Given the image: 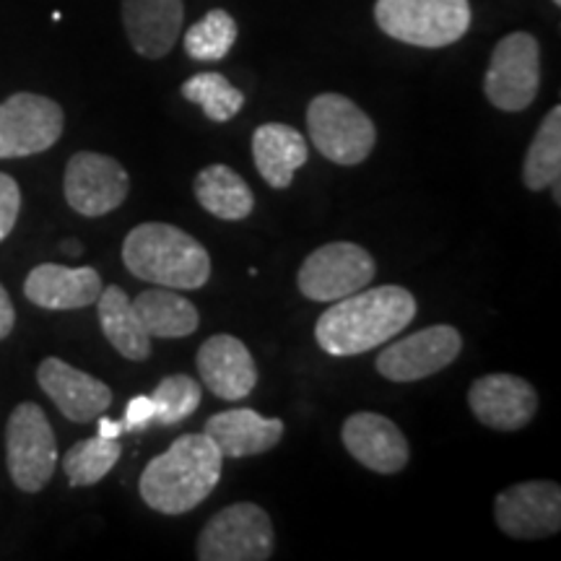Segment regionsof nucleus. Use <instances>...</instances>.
<instances>
[{
    "instance_id": "nucleus-1",
    "label": "nucleus",
    "mask_w": 561,
    "mask_h": 561,
    "mask_svg": "<svg viewBox=\"0 0 561 561\" xmlns=\"http://www.w3.org/2000/svg\"><path fill=\"white\" fill-rule=\"evenodd\" d=\"M416 318V299L403 286H377L343 297L320 314L314 339L331 356H356L388 343Z\"/></svg>"
},
{
    "instance_id": "nucleus-2",
    "label": "nucleus",
    "mask_w": 561,
    "mask_h": 561,
    "mask_svg": "<svg viewBox=\"0 0 561 561\" xmlns=\"http://www.w3.org/2000/svg\"><path fill=\"white\" fill-rule=\"evenodd\" d=\"M221 453L206 434H182L170 450L153 458L140 473L144 502L161 515H185L219 486Z\"/></svg>"
},
{
    "instance_id": "nucleus-3",
    "label": "nucleus",
    "mask_w": 561,
    "mask_h": 561,
    "mask_svg": "<svg viewBox=\"0 0 561 561\" xmlns=\"http://www.w3.org/2000/svg\"><path fill=\"white\" fill-rule=\"evenodd\" d=\"M123 263L133 276L167 289H201L210 278V257L198 240L172 224L146 221L125 237Z\"/></svg>"
},
{
    "instance_id": "nucleus-4",
    "label": "nucleus",
    "mask_w": 561,
    "mask_h": 561,
    "mask_svg": "<svg viewBox=\"0 0 561 561\" xmlns=\"http://www.w3.org/2000/svg\"><path fill=\"white\" fill-rule=\"evenodd\" d=\"M377 26L403 45L437 47L455 45L471 30L468 0H377Z\"/></svg>"
},
{
    "instance_id": "nucleus-5",
    "label": "nucleus",
    "mask_w": 561,
    "mask_h": 561,
    "mask_svg": "<svg viewBox=\"0 0 561 561\" xmlns=\"http://www.w3.org/2000/svg\"><path fill=\"white\" fill-rule=\"evenodd\" d=\"M307 130L322 157L354 167L369 157L377 144V128L359 104L343 94L314 96L307 107Z\"/></svg>"
},
{
    "instance_id": "nucleus-6",
    "label": "nucleus",
    "mask_w": 561,
    "mask_h": 561,
    "mask_svg": "<svg viewBox=\"0 0 561 561\" xmlns=\"http://www.w3.org/2000/svg\"><path fill=\"white\" fill-rule=\"evenodd\" d=\"M5 460L13 483L26 494H37L58 466V442L37 403H19L5 426Z\"/></svg>"
},
{
    "instance_id": "nucleus-7",
    "label": "nucleus",
    "mask_w": 561,
    "mask_h": 561,
    "mask_svg": "<svg viewBox=\"0 0 561 561\" xmlns=\"http://www.w3.org/2000/svg\"><path fill=\"white\" fill-rule=\"evenodd\" d=\"M273 523L257 504L242 502L216 512L198 538L201 561H265L271 559Z\"/></svg>"
},
{
    "instance_id": "nucleus-8",
    "label": "nucleus",
    "mask_w": 561,
    "mask_h": 561,
    "mask_svg": "<svg viewBox=\"0 0 561 561\" xmlns=\"http://www.w3.org/2000/svg\"><path fill=\"white\" fill-rule=\"evenodd\" d=\"M538 83H541V50L536 37L528 32H512L500 39L483 79L486 100L496 110L523 112L536 102Z\"/></svg>"
},
{
    "instance_id": "nucleus-9",
    "label": "nucleus",
    "mask_w": 561,
    "mask_h": 561,
    "mask_svg": "<svg viewBox=\"0 0 561 561\" xmlns=\"http://www.w3.org/2000/svg\"><path fill=\"white\" fill-rule=\"evenodd\" d=\"M66 128L58 102L32 91H19L0 102V159L34 157L53 149Z\"/></svg>"
},
{
    "instance_id": "nucleus-10",
    "label": "nucleus",
    "mask_w": 561,
    "mask_h": 561,
    "mask_svg": "<svg viewBox=\"0 0 561 561\" xmlns=\"http://www.w3.org/2000/svg\"><path fill=\"white\" fill-rule=\"evenodd\" d=\"M377 265L371 255L354 242L322 244L301 263L299 291L312 301H339L367 289Z\"/></svg>"
},
{
    "instance_id": "nucleus-11",
    "label": "nucleus",
    "mask_w": 561,
    "mask_h": 561,
    "mask_svg": "<svg viewBox=\"0 0 561 561\" xmlns=\"http://www.w3.org/2000/svg\"><path fill=\"white\" fill-rule=\"evenodd\" d=\"M62 191L76 214L96 219V216L123 206L130 191V178L117 159L94 151H79L68 161Z\"/></svg>"
},
{
    "instance_id": "nucleus-12",
    "label": "nucleus",
    "mask_w": 561,
    "mask_h": 561,
    "mask_svg": "<svg viewBox=\"0 0 561 561\" xmlns=\"http://www.w3.org/2000/svg\"><path fill=\"white\" fill-rule=\"evenodd\" d=\"M462 335L453 325H432L390 343L377 356V371L390 382H416L447 369L460 356Z\"/></svg>"
},
{
    "instance_id": "nucleus-13",
    "label": "nucleus",
    "mask_w": 561,
    "mask_h": 561,
    "mask_svg": "<svg viewBox=\"0 0 561 561\" xmlns=\"http://www.w3.org/2000/svg\"><path fill=\"white\" fill-rule=\"evenodd\" d=\"M496 525L504 536L536 541L561 528V489L553 481H525L504 489L494 502Z\"/></svg>"
},
{
    "instance_id": "nucleus-14",
    "label": "nucleus",
    "mask_w": 561,
    "mask_h": 561,
    "mask_svg": "<svg viewBox=\"0 0 561 561\" xmlns=\"http://www.w3.org/2000/svg\"><path fill=\"white\" fill-rule=\"evenodd\" d=\"M468 405L483 426L496 432H517L530 424L538 411V396L533 385L515 375L479 377L468 390Z\"/></svg>"
},
{
    "instance_id": "nucleus-15",
    "label": "nucleus",
    "mask_w": 561,
    "mask_h": 561,
    "mask_svg": "<svg viewBox=\"0 0 561 561\" xmlns=\"http://www.w3.org/2000/svg\"><path fill=\"white\" fill-rule=\"evenodd\" d=\"M37 382L45 396L58 405V411L68 421L87 424L100 419L112 405V390L96 377L76 369L73 364L47 356L37 369Z\"/></svg>"
},
{
    "instance_id": "nucleus-16",
    "label": "nucleus",
    "mask_w": 561,
    "mask_h": 561,
    "mask_svg": "<svg viewBox=\"0 0 561 561\" xmlns=\"http://www.w3.org/2000/svg\"><path fill=\"white\" fill-rule=\"evenodd\" d=\"M343 447L359 460L364 468L375 473H398L403 471L411 458L409 442L398 430L396 421L380 416V413L359 411L346 419L341 430Z\"/></svg>"
},
{
    "instance_id": "nucleus-17",
    "label": "nucleus",
    "mask_w": 561,
    "mask_h": 561,
    "mask_svg": "<svg viewBox=\"0 0 561 561\" xmlns=\"http://www.w3.org/2000/svg\"><path fill=\"white\" fill-rule=\"evenodd\" d=\"M206 388L221 401H242L257 385V367L248 346L234 335H210L195 356Z\"/></svg>"
},
{
    "instance_id": "nucleus-18",
    "label": "nucleus",
    "mask_w": 561,
    "mask_h": 561,
    "mask_svg": "<svg viewBox=\"0 0 561 561\" xmlns=\"http://www.w3.org/2000/svg\"><path fill=\"white\" fill-rule=\"evenodd\" d=\"M100 273L89 265L68 268L58 263H42L24 280V294L42 310H83L96 305L102 294Z\"/></svg>"
},
{
    "instance_id": "nucleus-19",
    "label": "nucleus",
    "mask_w": 561,
    "mask_h": 561,
    "mask_svg": "<svg viewBox=\"0 0 561 561\" xmlns=\"http://www.w3.org/2000/svg\"><path fill=\"white\" fill-rule=\"evenodd\" d=\"M182 0H123V24L133 50L149 60L164 58L182 32Z\"/></svg>"
},
{
    "instance_id": "nucleus-20",
    "label": "nucleus",
    "mask_w": 561,
    "mask_h": 561,
    "mask_svg": "<svg viewBox=\"0 0 561 561\" xmlns=\"http://www.w3.org/2000/svg\"><path fill=\"white\" fill-rule=\"evenodd\" d=\"M203 434L219 447L221 458H250L278 445L284 437V421L265 419L250 409H234L210 416Z\"/></svg>"
},
{
    "instance_id": "nucleus-21",
    "label": "nucleus",
    "mask_w": 561,
    "mask_h": 561,
    "mask_svg": "<svg viewBox=\"0 0 561 561\" xmlns=\"http://www.w3.org/2000/svg\"><path fill=\"white\" fill-rule=\"evenodd\" d=\"M252 157L261 178L276 191H286L294 172L307 164V140L291 125L265 123L252 136Z\"/></svg>"
},
{
    "instance_id": "nucleus-22",
    "label": "nucleus",
    "mask_w": 561,
    "mask_h": 561,
    "mask_svg": "<svg viewBox=\"0 0 561 561\" xmlns=\"http://www.w3.org/2000/svg\"><path fill=\"white\" fill-rule=\"evenodd\" d=\"M96 312H100V325L104 339L117 348L130 362H144L151 356V335L146 333L144 322L136 314L133 299L121 286H107L96 299Z\"/></svg>"
},
{
    "instance_id": "nucleus-23",
    "label": "nucleus",
    "mask_w": 561,
    "mask_h": 561,
    "mask_svg": "<svg viewBox=\"0 0 561 561\" xmlns=\"http://www.w3.org/2000/svg\"><path fill=\"white\" fill-rule=\"evenodd\" d=\"M195 198L210 216L224 221L248 219L255 208V195L250 185L227 164H210L198 172Z\"/></svg>"
},
{
    "instance_id": "nucleus-24",
    "label": "nucleus",
    "mask_w": 561,
    "mask_h": 561,
    "mask_svg": "<svg viewBox=\"0 0 561 561\" xmlns=\"http://www.w3.org/2000/svg\"><path fill=\"white\" fill-rule=\"evenodd\" d=\"M133 307L151 339H185L198 331L201 314L193 301L180 297L178 291H170L167 286L138 294Z\"/></svg>"
},
{
    "instance_id": "nucleus-25",
    "label": "nucleus",
    "mask_w": 561,
    "mask_h": 561,
    "mask_svg": "<svg viewBox=\"0 0 561 561\" xmlns=\"http://www.w3.org/2000/svg\"><path fill=\"white\" fill-rule=\"evenodd\" d=\"M561 178V107L543 117L523 164V182L533 193L546 191Z\"/></svg>"
},
{
    "instance_id": "nucleus-26",
    "label": "nucleus",
    "mask_w": 561,
    "mask_h": 561,
    "mask_svg": "<svg viewBox=\"0 0 561 561\" xmlns=\"http://www.w3.org/2000/svg\"><path fill=\"white\" fill-rule=\"evenodd\" d=\"M121 455V442L104 439L96 434V437L81 439L70 447L62 458V471H66L70 486H91V483H100L117 466Z\"/></svg>"
},
{
    "instance_id": "nucleus-27",
    "label": "nucleus",
    "mask_w": 561,
    "mask_h": 561,
    "mask_svg": "<svg viewBox=\"0 0 561 561\" xmlns=\"http://www.w3.org/2000/svg\"><path fill=\"white\" fill-rule=\"evenodd\" d=\"M182 96L187 102L198 104L206 112L208 121L227 123L234 115H240L244 107V94L237 87H231L227 76L221 73H195L193 79L182 83Z\"/></svg>"
},
{
    "instance_id": "nucleus-28",
    "label": "nucleus",
    "mask_w": 561,
    "mask_h": 561,
    "mask_svg": "<svg viewBox=\"0 0 561 561\" xmlns=\"http://www.w3.org/2000/svg\"><path fill=\"white\" fill-rule=\"evenodd\" d=\"M237 42V21L231 13L214 9L185 32V53L193 60L216 62L227 58Z\"/></svg>"
},
{
    "instance_id": "nucleus-29",
    "label": "nucleus",
    "mask_w": 561,
    "mask_h": 561,
    "mask_svg": "<svg viewBox=\"0 0 561 561\" xmlns=\"http://www.w3.org/2000/svg\"><path fill=\"white\" fill-rule=\"evenodd\" d=\"M151 401L157 405L153 421L161 426H172L193 416L201 405V385L187 375L164 377L151 392Z\"/></svg>"
},
{
    "instance_id": "nucleus-30",
    "label": "nucleus",
    "mask_w": 561,
    "mask_h": 561,
    "mask_svg": "<svg viewBox=\"0 0 561 561\" xmlns=\"http://www.w3.org/2000/svg\"><path fill=\"white\" fill-rule=\"evenodd\" d=\"M21 210V191L19 182L9 178L5 172H0V242L11 234L16 227Z\"/></svg>"
},
{
    "instance_id": "nucleus-31",
    "label": "nucleus",
    "mask_w": 561,
    "mask_h": 561,
    "mask_svg": "<svg viewBox=\"0 0 561 561\" xmlns=\"http://www.w3.org/2000/svg\"><path fill=\"white\" fill-rule=\"evenodd\" d=\"M153 413H157V405H153L151 396H136L128 403V409H125L123 426H125V430H130V432L144 430L146 424H151V421H153Z\"/></svg>"
},
{
    "instance_id": "nucleus-32",
    "label": "nucleus",
    "mask_w": 561,
    "mask_h": 561,
    "mask_svg": "<svg viewBox=\"0 0 561 561\" xmlns=\"http://www.w3.org/2000/svg\"><path fill=\"white\" fill-rule=\"evenodd\" d=\"M13 322H16V310H13L9 291L0 284V341L9 339L13 331Z\"/></svg>"
},
{
    "instance_id": "nucleus-33",
    "label": "nucleus",
    "mask_w": 561,
    "mask_h": 561,
    "mask_svg": "<svg viewBox=\"0 0 561 561\" xmlns=\"http://www.w3.org/2000/svg\"><path fill=\"white\" fill-rule=\"evenodd\" d=\"M125 432V426L121 424V421H110V419H100V437L104 439H117L121 434Z\"/></svg>"
},
{
    "instance_id": "nucleus-34",
    "label": "nucleus",
    "mask_w": 561,
    "mask_h": 561,
    "mask_svg": "<svg viewBox=\"0 0 561 561\" xmlns=\"http://www.w3.org/2000/svg\"><path fill=\"white\" fill-rule=\"evenodd\" d=\"M60 250H62V252H68V255H79V252H81V244L76 242V240H68V242H62V244H60Z\"/></svg>"
},
{
    "instance_id": "nucleus-35",
    "label": "nucleus",
    "mask_w": 561,
    "mask_h": 561,
    "mask_svg": "<svg viewBox=\"0 0 561 561\" xmlns=\"http://www.w3.org/2000/svg\"><path fill=\"white\" fill-rule=\"evenodd\" d=\"M551 3H553V5H561V0H551Z\"/></svg>"
}]
</instances>
